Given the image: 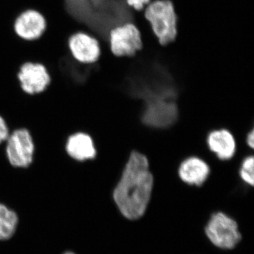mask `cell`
Here are the masks:
<instances>
[{
  "label": "cell",
  "instance_id": "cell-1",
  "mask_svg": "<svg viewBox=\"0 0 254 254\" xmlns=\"http://www.w3.org/2000/svg\"><path fill=\"white\" fill-rule=\"evenodd\" d=\"M154 182L148 157L138 150L131 151L113 191L114 200L125 218L136 220L143 216L149 204Z\"/></svg>",
  "mask_w": 254,
  "mask_h": 254
},
{
  "label": "cell",
  "instance_id": "cell-2",
  "mask_svg": "<svg viewBox=\"0 0 254 254\" xmlns=\"http://www.w3.org/2000/svg\"><path fill=\"white\" fill-rule=\"evenodd\" d=\"M143 11L160 46H169L176 41L178 16L172 0H152Z\"/></svg>",
  "mask_w": 254,
  "mask_h": 254
},
{
  "label": "cell",
  "instance_id": "cell-3",
  "mask_svg": "<svg viewBox=\"0 0 254 254\" xmlns=\"http://www.w3.org/2000/svg\"><path fill=\"white\" fill-rule=\"evenodd\" d=\"M110 53L117 58H131L143 48V43L139 28L128 22L112 28L108 34Z\"/></svg>",
  "mask_w": 254,
  "mask_h": 254
},
{
  "label": "cell",
  "instance_id": "cell-4",
  "mask_svg": "<svg viewBox=\"0 0 254 254\" xmlns=\"http://www.w3.org/2000/svg\"><path fill=\"white\" fill-rule=\"evenodd\" d=\"M173 97H158L145 100L141 120L154 128H168L175 125L179 116L178 106Z\"/></svg>",
  "mask_w": 254,
  "mask_h": 254
},
{
  "label": "cell",
  "instance_id": "cell-5",
  "mask_svg": "<svg viewBox=\"0 0 254 254\" xmlns=\"http://www.w3.org/2000/svg\"><path fill=\"white\" fill-rule=\"evenodd\" d=\"M207 236L219 248L233 249L241 240L237 222L225 213H215L207 225Z\"/></svg>",
  "mask_w": 254,
  "mask_h": 254
},
{
  "label": "cell",
  "instance_id": "cell-6",
  "mask_svg": "<svg viewBox=\"0 0 254 254\" xmlns=\"http://www.w3.org/2000/svg\"><path fill=\"white\" fill-rule=\"evenodd\" d=\"M101 42L98 37L86 31H78L68 38V48L75 61L82 64L98 63L102 55Z\"/></svg>",
  "mask_w": 254,
  "mask_h": 254
},
{
  "label": "cell",
  "instance_id": "cell-7",
  "mask_svg": "<svg viewBox=\"0 0 254 254\" xmlns=\"http://www.w3.org/2000/svg\"><path fill=\"white\" fill-rule=\"evenodd\" d=\"M34 143L26 128L15 130L6 139V156L15 168H28L33 162Z\"/></svg>",
  "mask_w": 254,
  "mask_h": 254
},
{
  "label": "cell",
  "instance_id": "cell-8",
  "mask_svg": "<svg viewBox=\"0 0 254 254\" xmlns=\"http://www.w3.org/2000/svg\"><path fill=\"white\" fill-rule=\"evenodd\" d=\"M20 86L28 94H38L44 91L51 82V75L43 64L26 62L16 73Z\"/></svg>",
  "mask_w": 254,
  "mask_h": 254
},
{
  "label": "cell",
  "instance_id": "cell-9",
  "mask_svg": "<svg viewBox=\"0 0 254 254\" xmlns=\"http://www.w3.org/2000/svg\"><path fill=\"white\" fill-rule=\"evenodd\" d=\"M47 26L44 16L35 9H27L18 15L14 23V31L16 36L26 41L39 39Z\"/></svg>",
  "mask_w": 254,
  "mask_h": 254
},
{
  "label": "cell",
  "instance_id": "cell-10",
  "mask_svg": "<svg viewBox=\"0 0 254 254\" xmlns=\"http://www.w3.org/2000/svg\"><path fill=\"white\" fill-rule=\"evenodd\" d=\"M210 174L208 164L203 159L197 156L185 158L177 168L179 178L190 186H201L208 180Z\"/></svg>",
  "mask_w": 254,
  "mask_h": 254
},
{
  "label": "cell",
  "instance_id": "cell-11",
  "mask_svg": "<svg viewBox=\"0 0 254 254\" xmlns=\"http://www.w3.org/2000/svg\"><path fill=\"white\" fill-rule=\"evenodd\" d=\"M206 143L209 150L222 161L231 160L236 153V139L226 128L210 131L207 136Z\"/></svg>",
  "mask_w": 254,
  "mask_h": 254
},
{
  "label": "cell",
  "instance_id": "cell-12",
  "mask_svg": "<svg viewBox=\"0 0 254 254\" xmlns=\"http://www.w3.org/2000/svg\"><path fill=\"white\" fill-rule=\"evenodd\" d=\"M66 150L70 157L78 161L91 160L97 154L93 140L89 135L82 132L69 136L66 142Z\"/></svg>",
  "mask_w": 254,
  "mask_h": 254
},
{
  "label": "cell",
  "instance_id": "cell-13",
  "mask_svg": "<svg viewBox=\"0 0 254 254\" xmlns=\"http://www.w3.org/2000/svg\"><path fill=\"white\" fill-rule=\"evenodd\" d=\"M17 223L16 213L0 203V240H6L12 237Z\"/></svg>",
  "mask_w": 254,
  "mask_h": 254
},
{
  "label": "cell",
  "instance_id": "cell-14",
  "mask_svg": "<svg viewBox=\"0 0 254 254\" xmlns=\"http://www.w3.org/2000/svg\"><path fill=\"white\" fill-rule=\"evenodd\" d=\"M239 175L244 183L251 187H254V158L253 155H248L242 160L240 170H239Z\"/></svg>",
  "mask_w": 254,
  "mask_h": 254
},
{
  "label": "cell",
  "instance_id": "cell-15",
  "mask_svg": "<svg viewBox=\"0 0 254 254\" xmlns=\"http://www.w3.org/2000/svg\"><path fill=\"white\" fill-rule=\"evenodd\" d=\"M129 7L137 11H143L152 0H125Z\"/></svg>",
  "mask_w": 254,
  "mask_h": 254
},
{
  "label": "cell",
  "instance_id": "cell-16",
  "mask_svg": "<svg viewBox=\"0 0 254 254\" xmlns=\"http://www.w3.org/2000/svg\"><path fill=\"white\" fill-rule=\"evenodd\" d=\"M9 136V128H8L6 122L0 116V143L6 141Z\"/></svg>",
  "mask_w": 254,
  "mask_h": 254
},
{
  "label": "cell",
  "instance_id": "cell-17",
  "mask_svg": "<svg viewBox=\"0 0 254 254\" xmlns=\"http://www.w3.org/2000/svg\"><path fill=\"white\" fill-rule=\"evenodd\" d=\"M246 143H247V146L251 149H253L254 147V128H251L250 131L247 133L246 136Z\"/></svg>",
  "mask_w": 254,
  "mask_h": 254
},
{
  "label": "cell",
  "instance_id": "cell-18",
  "mask_svg": "<svg viewBox=\"0 0 254 254\" xmlns=\"http://www.w3.org/2000/svg\"><path fill=\"white\" fill-rule=\"evenodd\" d=\"M64 254H74L73 253H71V252H67V253Z\"/></svg>",
  "mask_w": 254,
  "mask_h": 254
}]
</instances>
